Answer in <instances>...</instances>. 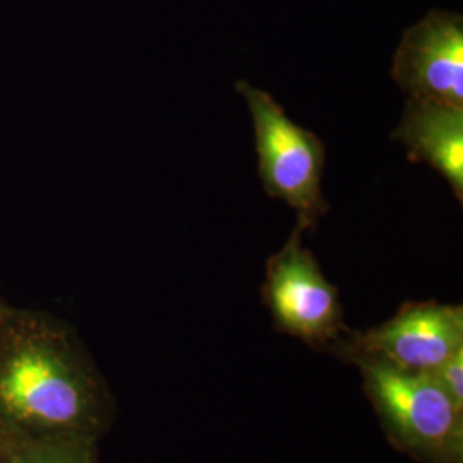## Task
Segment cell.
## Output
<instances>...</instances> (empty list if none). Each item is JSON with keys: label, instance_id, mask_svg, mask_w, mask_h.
<instances>
[{"label": "cell", "instance_id": "cell-1", "mask_svg": "<svg viewBox=\"0 0 463 463\" xmlns=\"http://www.w3.org/2000/svg\"><path fill=\"white\" fill-rule=\"evenodd\" d=\"M114 400L99 367L64 325L0 313V443L83 436L99 439Z\"/></svg>", "mask_w": 463, "mask_h": 463}, {"label": "cell", "instance_id": "cell-2", "mask_svg": "<svg viewBox=\"0 0 463 463\" xmlns=\"http://www.w3.org/2000/svg\"><path fill=\"white\" fill-rule=\"evenodd\" d=\"M365 397L386 439L417 463H463V409L430 374L359 361Z\"/></svg>", "mask_w": 463, "mask_h": 463}, {"label": "cell", "instance_id": "cell-3", "mask_svg": "<svg viewBox=\"0 0 463 463\" xmlns=\"http://www.w3.org/2000/svg\"><path fill=\"white\" fill-rule=\"evenodd\" d=\"M235 90L248 105L254 126L260 177L269 198L285 201L298 223L315 231L330 206L323 196L326 146L313 131L296 124L265 90L246 81Z\"/></svg>", "mask_w": 463, "mask_h": 463}, {"label": "cell", "instance_id": "cell-4", "mask_svg": "<svg viewBox=\"0 0 463 463\" xmlns=\"http://www.w3.org/2000/svg\"><path fill=\"white\" fill-rule=\"evenodd\" d=\"M304 232L298 223L283 248L268 260L261 294L277 330L317 352H330L348 333L344 306L338 288L304 246Z\"/></svg>", "mask_w": 463, "mask_h": 463}, {"label": "cell", "instance_id": "cell-5", "mask_svg": "<svg viewBox=\"0 0 463 463\" xmlns=\"http://www.w3.org/2000/svg\"><path fill=\"white\" fill-rule=\"evenodd\" d=\"M460 350L462 306L411 300L378 326L348 331L330 348V354L350 364L371 361L402 373L430 374Z\"/></svg>", "mask_w": 463, "mask_h": 463}, {"label": "cell", "instance_id": "cell-6", "mask_svg": "<svg viewBox=\"0 0 463 463\" xmlns=\"http://www.w3.org/2000/svg\"><path fill=\"white\" fill-rule=\"evenodd\" d=\"M392 80L409 99L463 107V17L432 9L405 30L393 55Z\"/></svg>", "mask_w": 463, "mask_h": 463}, {"label": "cell", "instance_id": "cell-7", "mask_svg": "<svg viewBox=\"0 0 463 463\" xmlns=\"http://www.w3.org/2000/svg\"><path fill=\"white\" fill-rule=\"evenodd\" d=\"M393 139L407 148L411 162L428 164L443 175L462 204L463 107L409 99Z\"/></svg>", "mask_w": 463, "mask_h": 463}, {"label": "cell", "instance_id": "cell-8", "mask_svg": "<svg viewBox=\"0 0 463 463\" xmlns=\"http://www.w3.org/2000/svg\"><path fill=\"white\" fill-rule=\"evenodd\" d=\"M0 463H99V439L67 436L0 443Z\"/></svg>", "mask_w": 463, "mask_h": 463}, {"label": "cell", "instance_id": "cell-9", "mask_svg": "<svg viewBox=\"0 0 463 463\" xmlns=\"http://www.w3.org/2000/svg\"><path fill=\"white\" fill-rule=\"evenodd\" d=\"M430 376L457 407L463 409V350L436 367Z\"/></svg>", "mask_w": 463, "mask_h": 463}, {"label": "cell", "instance_id": "cell-10", "mask_svg": "<svg viewBox=\"0 0 463 463\" xmlns=\"http://www.w3.org/2000/svg\"><path fill=\"white\" fill-rule=\"evenodd\" d=\"M4 307H5V306H4V304H2V302H0V313H2V311H4Z\"/></svg>", "mask_w": 463, "mask_h": 463}]
</instances>
